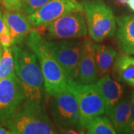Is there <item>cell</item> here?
I'll return each instance as SVG.
<instances>
[{"label": "cell", "mask_w": 134, "mask_h": 134, "mask_svg": "<svg viewBox=\"0 0 134 134\" xmlns=\"http://www.w3.org/2000/svg\"><path fill=\"white\" fill-rule=\"evenodd\" d=\"M25 42L37 58L43 73L46 92L52 96L66 89L71 77L59 63L48 41L36 30H32Z\"/></svg>", "instance_id": "cell-1"}, {"label": "cell", "mask_w": 134, "mask_h": 134, "mask_svg": "<svg viewBox=\"0 0 134 134\" xmlns=\"http://www.w3.org/2000/svg\"><path fill=\"white\" fill-rule=\"evenodd\" d=\"M15 72L23 86L25 100L43 103L45 85L42 70L35 54L30 49L13 45Z\"/></svg>", "instance_id": "cell-2"}, {"label": "cell", "mask_w": 134, "mask_h": 134, "mask_svg": "<svg viewBox=\"0 0 134 134\" xmlns=\"http://www.w3.org/2000/svg\"><path fill=\"white\" fill-rule=\"evenodd\" d=\"M14 134H55L53 125L43 103L25 100L14 113L2 122Z\"/></svg>", "instance_id": "cell-3"}, {"label": "cell", "mask_w": 134, "mask_h": 134, "mask_svg": "<svg viewBox=\"0 0 134 134\" xmlns=\"http://www.w3.org/2000/svg\"><path fill=\"white\" fill-rule=\"evenodd\" d=\"M82 5L87 29L93 41L101 42L115 35L116 19L103 0H83Z\"/></svg>", "instance_id": "cell-4"}, {"label": "cell", "mask_w": 134, "mask_h": 134, "mask_svg": "<svg viewBox=\"0 0 134 134\" xmlns=\"http://www.w3.org/2000/svg\"><path fill=\"white\" fill-rule=\"evenodd\" d=\"M68 86L78 102L81 128H86L93 119L105 113L104 102L95 83H78L71 78Z\"/></svg>", "instance_id": "cell-5"}, {"label": "cell", "mask_w": 134, "mask_h": 134, "mask_svg": "<svg viewBox=\"0 0 134 134\" xmlns=\"http://www.w3.org/2000/svg\"><path fill=\"white\" fill-rule=\"evenodd\" d=\"M52 97L49 108L55 125L62 129L81 128L78 102L70 88L68 86Z\"/></svg>", "instance_id": "cell-6"}, {"label": "cell", "mask_w": 134, "mask_h": 134, "mask_svg": "<svg viewBox=\"0 0 134 134\" xmlns=\"http://www.w3.org/2000/svg\"><path fill=\"white\" fill-rule=\"evenodd\" d=\"M87 31L82 11L68 13L46 25L48 37L52 40L83 38L86 37Z\"/></svg>", "instance_id": "cell-7"}, {"label": "cell", "mask_w": 134, "mask_h": 134, "mask_svg": "<svg viewBox=\"0 0 134 134\" xmlns=\"http://www.w3.org/2000/svg\"><path fill=\"white\" fill-rule=\"evenodd\" d=\"M48 43L63 70L77 82L83 41L77 39H69L56 40Z\"/></svg>", "instance_id": "cell-8"}, {"label": "cell", "mask_w": 134, "mask_h": 134, "mask_svg": "<svg viewBox=\"0 0 134 134\" xmlns=\"http://www.w3.org/2000/svg\"><path fill=\"white\" fill-rule=\"evenodd\" d=\"M24 100L23 89L15 71L0 80V122L13 115Z\"/></svg>", "instance_id": "cell-9"}, {"label": "cell", "mask_w": 134, "mask_h": 134, "mask_svg": "<svg viewBox=\"0 0 134 134\" xmlns=\"http://www.w3.org/2000/svg\"><path fill=\"white\" fill-rule=\"evenodd\" d=\"M73 11L83 12L82 3H79L77 0H49L43 7L28 15V17L34 27L46 26L63 15Z\"/></svg>", "instance_id": "cell-10"}, {"label": "cell", "mask_w": 134, "mask_h": 134, "mask_svg": "<svg viewBox=\"0 0 134 134\" xmlns=\"http://www.w3.org/2000/svg\"><path fill=\"white\" fill-rule=\"evenodd\" d=\"M94 43L86 39L83 40L79 63V71L77 83L82 84L96 83L98 74L97 70Z\"/></svg>", "instance_id": "cell-11"}, {"label": "cell", "mask_w": 134, "mask_h": 134, "mask_svg": "<svg viewBox=\"0 0 134 134\" xmlns=\"http://www.w3.org/2000/svg\"><path fill=\"white\" fill-rule=\"evenodd\" d=\"M3 18L11 36L13 45H19L25 41L32 31L28 16L18 10H5Z\"/></svg>", "instance_id": "cell-12"}, {"label": "cell", "mask_w": 134, "mask_h": 134, "mask_svg": "<svg viewBox=\"0 0 134 134\" xmlns=\"http://www.w3.org/2000/svg\"><path fill=\"white\" fill-rule=\"evenodd\" d=\"M95 84L104 102L105 113L109 116L116 104L121 98L123 87L119 82L112 79L108 73L100 77Z\"/></svg>", "instance_id": "cell-13"}, {"label": "cell", "mask_w": 134, "mask_h": 134, "mask_svg": "<svg viewBox=\"0 0 134 134\" xmlns=\"http://www.w3.org/2000/svg\"><path fill=\"white\" fill-rule=\"evenodd\" d=\"M116 43L125 54H134V15L116 18Z\"/></svg>", "instance_id": "cell-14"}, {"label": "cell", "mask_w": 134, "mask_h": 134, "mask_svg": "<svg viewBox=\"0 0 134 134\" xmlns=\"http://www.w3.org/2000/svg\"><path fill=\"white\" fill-rule=\"evenodd\" d=\"M96 66L98 77L103 76L112 69L116 58V51L110 46L95 44Z\"/></svg>", "instance_id": "cell-15"}, {"label": "cell", "mask_w": 134, "mask_h": 134, "mask_svg": "<svg viewBox=\"0 0 134 134\" xmlns=\"http://www.w3.org/2000/svg\"><path fill=\"white\" fill-rule=\"evenodd\" d=\"M130 108V98H121L109 115L117 133H126L129 121Z\"/></svg>", "instance_id": "cell-16"}, {"label": "cell", "mask_w": 134, "mask_h": 134, "mask_svg": "<svg viewBox=\"0 0 134 134\" xmlns=\"http://www.w3.org/2000/svg\"><path fill=\"white\" fill-rule=\"evenodd\" d=\"M114 72L121 81L134 87V58L122 54L116 58Z\"/></svg>", "instance_id": "cell-17"}, {"label": "cell", "mask_w": 134, "mask_h": 134, "mask_svg": "<svg viewBox=\"0 0 134 134\" xmlns=\"http://www.w3.org/2000/svg\"><path fill=\"white\" fill-rule=\"evenodd\" d=\"M89 134H115L117 133L114 125L107 117L97 116L86 126Z\"/></svg>", "instance_id": "cell-18"}, {"label": "cell", "mask_w": 134, "mask_h": 134, "mask_svg": "<svg viewBox=\"0 0 134 134\" xmlns=\"http://www.w3.org/2000/svg\"><path fill=\"white\" fill-rule=\"evenodd\" d=\"M14 71V58L12 47L3 48L0 60V80L9 76Z\"/></svg>", "instance_id": "cell-19"}, {"label": "cell", "mask_w": 134, "mask_h": 134, "mask_svg": "<svg viewBox=\"0 0 134 134\" xmlns=\"http://www.w3.org/2000/svg\"><path fill=\"white\" fill-rule=\"evenodd\" d=\"M49 0H22V11L25 14H31L46 5Z\"/></svg>", "instance_id": "cell-20"}, {"label": "cell", "mask_w": 134, "mask_h": 134, "mask_svg": "<svg viewBox=\"0 0 134 134\" xmlns=\"http://www.w3.org/2000/svg\"><path fill=\"white\" fill-rule=\"evenodd\" d=\"M0 2L7 10H22V0H0Z\"/></svg>", "instance_id": "cell-21"}, {"label": "cell", "mask_w": 134, "mask_h": 134, "mask_svg": "<svg viewBox=\"0 0 134 134\" xmlns=\"http://www.w3.org/2000/svg\"><path fill=\"white\" fill-rule=\"evenodd\" d=\"M126 133H134V93L130 98V117L126 130Z\"/></svg>", "instance_id": "cell-22"}, {"label": "cell", "mask_w": 134, "mask_h": 134, "mask_svg": "<svg viewBox=\"0 0 134 134\" xmlns=\"http://www.w3.org/2000/svg\"><path fill=\"white\" fill-rule=\"evenodd\" d=\"M8 32H9V31L5 23V19L3 18V14H2V11L0 10V37Z\"/></svg>", "instance_id": "cell-23"}, {"label": "cell", "mask_w": 134, "mask_h": 134, "mask_svg": "<svg viewBox=\"0 0 134 134\" xmlns=\"http://www.w3.org/2000/svg\"><path fill=\"white\" fill-rule=\"evenodd\" d=\"M114 3L116 6L118 7H123L127 5V2L128 0H113Z\"/></svg>", "instance_id": "cell-24"}, {"label": "cell", "mask_w": 134, "mask_h": 134, "mask_svg": "<svg viewBox=\"0 0 134 134\" xmlns=\"http://www.w3.org/2000/svg\"><path fill=\"white\" fill-rule=\"evenodd\" d=\"M0 134H14L13 132L11 130H10L9 129H8L7 127L5 128L2 126L0 125Z\"/></svg>", "instance_id": "cell-25"}, {"label": "cell", "mask_w": 134, "mask_h": 134, "mask_svg": "<svg viewBox=\"0 0 134 134\" xmlns=\"http://www.w3.org/2000/svg\"><path fill=\"white\" fill-rule=\"evenodd\" d=\"M127 5L129 7L130 9L134 12V0H128L127 2Z\"/></svg>", "instance_id": "cell-26"}, {"label": "cell", "mask_w": 134, "mask_h": 134, "mask_svg": "<svg viewBox=\"0 0 134 134\" xmlns=\"http://www.w3.org/2000/svg\"><path fill=\"white\" fill-rule=\"evenodd\" d=\"M63 133H67V134H70V133H72V134H77V133H79L78 132H77V131H75V130H71V129L64 130Z\"/></svg>", "instance_id": "cell-27"}, {"label": "cell", "mask_w": 134, "mask_h": 134, "mask_svg": "<svg viewBox=\"0 0 134 134\" xmlns=\"http://www.w3.org/2000/svg\"><path fill=\"white\" fill-rule=\"evenodd\" d=\"M2 50H3V48L0 43V60H1V58H2Z\"/></svg>", "instance_id": "cell-28"}]
</instances>
